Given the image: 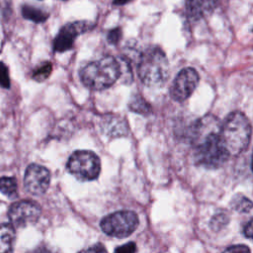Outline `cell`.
<instances>
[{
    "label": "cell",
    "instance_id": "obj_1",
    "mask_svg": "<svg viewBox=\"0 0 253 253\" xmlns=\"http://www.w3.org/2000/svg\"><path fill=\"white\" fill-rule=\"evenodd\" d=\"M194 126L195 162L209 169L220 167L227 161L230 154L220 138V123L217 118L211 115L205 116L196 122Z\"/></svg>",
    "mask_w": 253,
    "mask_h": 253
},
{
    "label": "cell",
    "instance_id": "obj_2",
    "mask_svg": "<svg viewBox=\"0 0 253 253\" xmlns=\"http://www.w3.org/2000/svg\"><path fill=\"white\" fill-rule=\"evenodd\" d=\"M79 76L84 86L91 90L107 89L121 77L120 61L112 55H105L82 67Z\"/></svg>",
    "mask_w": 253,
    "mask_h": 253
},
{
    "label": "cell",
    "instance_id": "obj_3",
    "mask_svg": "<svg viewBox=\"0 0 253 253\" xmlns=\"http://www.w3.org/2000/svg\"><path fill=\"white\" fill-rule=\"evenodd\" d=\"M137 75L147 87H161L169 76V62L165 52L156 45L145 48L138 60Z\"/></svg>",
    "mask_w": 253,
    "mask_h": 253
},
{
    "label": "cell",
    "instance_id": "obj_4",
    "mask_svg": "<svg viewBox=\"0 0 253 253\" xmlns=\"http://www.w3.org/2000/svg\"><path fill=\"white\" fill-rule=\"evenodd\" d=\"M219 135L229 154H240L247 148L251 138L248 118L239 111L230 113L220 125Z\"/></svg>",
    "mask_w": 253,
    "mask_h": 253
},
{
    "label": "cell",
    "instance_id": "obj_5",
    "mask_svg": "<svg viewBox=\"0 0 253 253\" xmlns=\"http://www.w3.org/2000/svg\"><path fill=\"white\" fill-rule=\"evenodd\" d=\"M68 171L81 181L95 180L101 171L100 158L90 150H77L67 161Z\"/></svg>",
    "mask_w": 253,
    "mask_h": 253
},
{
    "label": "cell",
    "instance_id": "obj_6",
    "mask_svg": "<svg viewBox=\"0 0 253 253\" xmlns=\"http://www.w3.org/2000/svg\"><path fill=\"white\" fill-rule=\"evenodd\" d=\"M138 225L137 214L132 211H120L105 216L101 221L102 230L110 236L125 238L129 236Z\"/></svg>",
    "mask_w": 253,
    "mask_h": 253
},
{
    "label": "cell",
    "instance_id": "obj_7",
    "mask_svg": "<svg viewBox=\"0 0 253 253\" xmlns=\"http://www.w3.org/2000/svg\"><path fill=\"white\" fill-rule=\"evenodd\" d=\"M199 80L200 76L195 68L185 67L181 69L170 87L171 98L177 102L187 100L195 91Z\"/></svg>",
    "mask_w": 253,
    "mask_h": 253
},
{
    "label": "cell",
    "instance_id": "obj_8",
    "mask_svg": "<svg viewBox=\"0 0 253 253\" xmlns=\"http://www.w3.org/2000/svg\"><path fill=\"white\" fill-rule=\"evenodd\" d=\"M94 28V24L89 21H76L63 26L53 41V50L64 52L73 47L76 38Z\"/></svg>",
    "mask_w": 253,
    "mask_h": 253
},
{
    "label": "cell",
    "instance_id": "obj_9",
    "mask_svg": "<svg viewBox=\"0 0 253 253\" xmlns=\"http://www.w3.org/2000/svg\"><path fill=\"white\" fill-rule=\"evenodd\" d=\"M41 207L33 201H20L14 203L8 211L11 224L16 227H25L38 221L41 215Z\"/></svg>",
    "mask_w": 253,
    "mask_h": 253
},
{
    "label": "cell",
    "instance_id": "obj_10",
    "mask_svg": "<svg viewBox=\"0 0 253 253\" xmlns=\"http://www.w3.org/2000/svg\"><path fill=\"white\" fill-rule=\"evenodd\" d=\"M49 171L39 164H31L27 167L24 176V186L32 195H42L49 186Z\"/></svg>",
    "mask_w": 253,
    "mask_h": 253
},
{
    "label": "cell",
    "instance_id": "obj_11",
    "mask_svg": "<svg viewBox=\"0 0 253 253\" xmlns=\"http://www.w3.org/2000/svg\"><path fill=\"white\" fill-rule=\"evenodd\" d=\"M218 0H186V13L190 20L198 21L214 10Z\"/></svg>",
    "mask_w": 253,
    "mask_h": 253
},
{
    "label": "cell",
    "instance_id": "obj_12",
    "mask_svg": "<svg viewBox=\"0 0 253 253\" xmlns=\"http://www.w3.org/2000/svg\"><path fill=\"white\" fill-rule=\"evenodd\" d=\"M15 237V228L12 224H0V253H11Z\"/></svg>",
    "mask_w": 253,
    "mask_h": 253
},
{
    "label": "cell",
    "instance_id": "obj_13",
    "mask_svg": "<svg viewBox=\"0 0 253 253\" xmlns=\"http://www.w3.org/2000/svg\"><path fill=\"white\" fill-rule=\"evenodd\" d=\"M103 126L105 131L113 136V135H125L126 132V122L118 116H108L104 122Z\"/></svg>",
    "mask_w": 253,
    "mask_h": 253
},
{
    "label": "cell",
    "instance_id": "obj_14",
    "mask_svg": "<svg viewBox=\"0 0 253 253\" xmlns=\"http://www.w3.org/2000/svg\"><path fill=\"white\" fill-rule=\"evenodd\" d=\"M22 15L25 19L35 23H43L48 18V13L43 9L32 5H24L22 7Z\"/></svg>",
    "mask_w": 253,
    "mask_h": 253
},
{
    "label": "cell",
    "instance_id": "obj_15",
    "mask_svg": "<svg viewBox=\"0 0 253 253\" xmlns=\"http://www.w3.org/2000/svg\"><path fill=\"white\" fill-rule=\"evenodd\" d=\"M128 108L131 112H134L139 115H149L151 112V106L148 104V102L139 94L132 95L129 103Z\"/></svg>",
    "mask_w": 253,
    "mask_h": 253
},
{
    "label": "cell",
    "instance_id": "obj_16",
    "mask_svg": "<svg viewBox=\"0 0 253 253\" xmlns=\"http://www.w3.org/2000/svg\"><path fill=\"white\" fill-rule=\"evenodd\" d=\"M17 180L14 177H1L0 178V192L10 199L17 197Z\"/></svg>",
    "mask_w": 253,
    "mask_h": 253
},
{
    "label": "cell",
    "instance_id": "obj_17",
    "mask_svg": "<svg viewBox=\"0 0 253 253\" xmlns=\"http://www.w3.org/2000/svg\"><path fill=\"white\" fill-rule=\"evenodd\" d=\"M229 222V216L228 214L221 211H218L217 213H215L211 221H210V227L212 231H220L221 229H223L227 223Z\"/></svg>",
    "mask_w": 253,
    "mask_h": 253
},
{
    "label": "cell",
    "instance_id": "obj_18",
    "mask_svg": "<svg viewBox=\"0 0 253 253\" xmlns=\"http://www.w3.org/2000/svg\"><path fill=\"white\" fill-rule=\"evenodd\" d=\"M231 206L236 211L242 212V213L250 212L252 210L251 201L241 195H237L233 198V200L231 202Z\"/></svg>",
    "mask_w": 253,
    "mask_h": 253
},
{
    "label": "cell",
    "instance_id": "obj_19",
    "mask_svg": "<svg viewBox=\"0 0 253 253\" xmlns=\"http://www.w3.org/2000/svg\"><path fill=\"white\" fill-rule=\"evenodd\" d=\"M52 71V65L50 62H44L43 64L37 67L32 74V77L34 80L38 82H42L45 79H47Z\"/></svg>",
    "mask_w": 253,
    "mask_h": 253
},
{
    "label": "cell",
    "instance_id": "obj_20",
    "mask_svg": "<svg viewBox=\"0 0 253 253\" xmlns=\"http://www.w3.org/2000/svg\"><path fill=\"white\" fill-rule=\"evenodd\" d=\"M11 82L9 77V70L6 64L2 61H0V86L3 88H10Z\"/></svg>",
    "mask_w": 253,
    "mask_h": 253
},
{
    "label": "cell",
    "instance_id": "obj_21",
    "mask_svg": "<svg viewBox=\"0 0 253 253\" xmlns=\"http://www.w3.org/2000/svg\"><path fill=\"white\" fill-rule=\"evenodd\" d=\"M122 38V29L121 28H116L113 29L111 31H109L108 35H107V40L108 42L111 44H117L119 42V41Z\"/></svg>",
    "mask_w": 253,
    "mask_h": 253
},
{
    "label": "cell",
    "instance_id": "obj_22",
    "mask_svg": "<svg viewBox=\"0 0 253 253\" xmlns=\"http://www.w3.org/2000/svg\"><path fill=\"white\" fill-rule=\"evenodd\" d=\"M115 253H136V244L134 242H127L115 249Z\"/></svg>",
    "mask_w": 253,
    "mask_h": 253
},
{
    "label": "cell",
    "instance_id": "obj_23",
    "mask_svg": "<svg viewBox=\"0 0 253 253\" xmlns=\"http://www.w3.org/2000/svg\"><path fill=\"white\" fill-rule=\"evenodd\" d=\"M223 253H250V250L247 246L238 244V245H232L228 248H226Z\"/></svg>",
    "mask_w": 253,
    "mask_h": 253
},
{
    "label": "cell",
    "instance_id": "obj_24",
    "mask_svg": "<svg viewBox=\"0 0 253 253\" xmlns=\"http://www.w3.org/2000/svg\"><path fill=\"white\" fill-rule=\"evenodd\" d=\"M33 253H59V252L56 249L50 247L48 244L42 243L34 249Z\"/></svg>",
    "mask_w": 253,
    "mask_h": 253
},
{
    "label": "cell",
    "instance_id": "obj_25",
    "mask_svg": "<svg viewBox=\"0 0 253 253\" xmlns=\"http://www.w3.org/2000/svg\"><path fill=\"white\" fill-rule=\"evenodd\" d=\"M79 253H108L107 250L105 249V247L101 244H95L92 245L86 249L81 250Z\"/></svg>",
    "mask_w": 253,
    "mask_h": 253
},
{
    "label": "cell",
    "instance_id": "obj_26",
    "mask_svg": "<svg viewBox=\"0 0 253 253\" xmlns=\"http://www.w3.org/2000/svg\"><path fill=\"white\" fill-rule=\"evenodd\" d=\"M244 235L247 238H251L252 237V220L250 219L244 226V230H243Z\"/></svg>",
    "mask_w": 253,
    "mask_h": 253
},
{
    "label": "cell",
    "instance_id": "obj_27",
    "mask_svg": "<svg viewBox=\"0 0 253 253\" xmlns=\"http://www.w3.org/2000/svg\"><path fill=\"white\" fill-rule=\"evenodd\" d=\"M129 1H131V0H114L113 3L115 5H125V4L128 3Z\"/></svg>",
    "mask_w": 253,
    "mask_h": 253
}]
</instances>
